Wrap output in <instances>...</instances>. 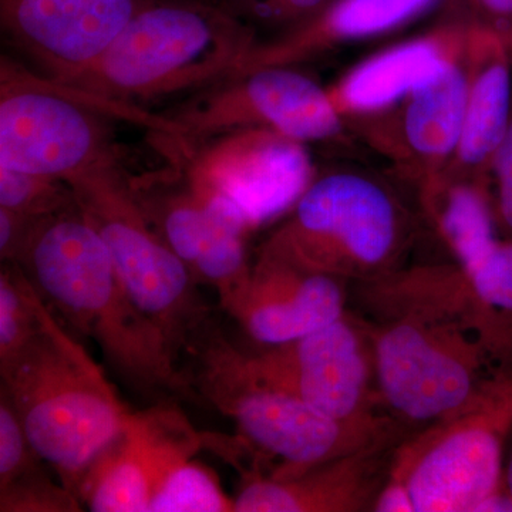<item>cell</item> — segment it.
<instances>
[{"label":"cell","instance_id":"obj_1","mask_svg":"<svg viewBox=\"0 0 512 512\" xmlns=\"http://www.w3.org/2000/svg\"><path fill=\"white\" fill-rule=\"evenodd\" d=\"M362 302L380 403L404 427L470 409L512 360V316L485 305L461 269L392 271L363 282Z\"/></svg>","mask_w":512,"mask_h":512},{"label":"cell","instance_id":"obj_2","mask_svg":"<svg viewBox=\"0 0 512 512\" xmlns=\"http://www.w3.org/2000/svg\"><path fill=\"white\" fill-rule=\"evenodd\" d=\"M15 264L53 312L97 343L131 390L157 402H201L163 330L131 298L77 202L37 222Z\"/></svg>","mask_w":512,"mask_h":512},{"label":"cell","instance_id":"obj_3","mask_svg":"<svg viewBox=\"0 0 512 512\" xmlns=\"http://www.w3.org/2000/svg\"><path fill=\"white\" fill-rule=\"evenodd\" d=\"M32 299L39 328L0 367V392L15 407L33 450L77 495L87 468L123 433L133 413L33 285Z\"/></svg>","mask_w":512,"mask_h":512},{"label":"cell","instance_id":"obj_4","mask_svg":"<svg viewBox=\"0 0 512 512\" xmlns=\"http://www.w3.org/2000/svg\"><path fill=\"white\" fill-rule=\"evenodd\" d=\"M183 355L192 359V369L185 370L195 392L234 421L239 439L256 454L254 466L261 470L259 460L266 458L279 461L268 474L275 480L406 437V427L390 414L338 420L296 397L252 382L235 362L231 340L212 319L195 333Z\"/></svg>","mask_w":512,"mask_h":512},{"label":"cell","instance_id":"obj_5","mask_svg":"<svg viewBox=\"0 0 512 512\" xmlns=\"http://www.w3.org/2000/svg\"><path fill=\"white\" fill-rule=\"evenodd\" d=\"M252 47L251 29L215 0H157L89 69L64 84L137 106L220 82Z\"/></svg>","mask_w":512,"mask_h":512},{"label":"cell","instance_id":"obj_6","mask_svg":"<svg viewBox=\"0 0 512 512\" xmlns=\"http://www.w3.org/2000/svg\"><path fill=\"white\" fill-rule=\"evenodd\" d=\"M158 131L160 116L30 73L2 59L0 167L69 184L96 168L117 164L109 120Z\"/></svg>","mask_w":512,"mask_h":512},{"label":"cell","instance_id":"obj_7","mask_svg":"<svg viewBox=\"0 0 512 512\" xmlns=\"http://www.w3.org/2000/svg\"><path fill=\"white\" fill-rule=\"evenodd\" d=\"M400 242L402 218L389 192L363 175L335 173L313 180L259 254L366 282L394 271Z\"/></svg>","mask_w":512,"mask_h":512},{"label":"cell","instance_id":"obj_8","mask_svg":"<svg viewBox=\"0 0 512 512\" xmlns=\"http://www.w3.org/2000/svg\"><path fill=\"white\" fill-rule=\"evenodd\" d=\"M69 185L109 249L131 298L163 330L180 360L192 336L212 319L197 279L148 224L119 164L96 168Z\"/></svg>","mask_w":512,"mask_h":512},{"label":"cell","instance_id":"obj_9","mask_svg":"<svg viewBox=\"0 0 512 512\" xmlns=\"http://www.w3.org/2000/svg\"><path fill=\"white\" fill-rule=\"evenodd\" d=\"M511 426L512 362L470 409L404 440L389 483L406 491L413 512H478L500 493L503 441Z\"/></svg>","mask_w":512,"mask_h":512},{"label":"cell","instance_id":"obj_10","mask_svg":"<svg viewBox=\"0 0 512 512\" xmlns=\"http://www.w3.org/2000/svg\"><path fill=\"white\" fill-rule=\"evenodd\" d=\"M164 116L187 147L245 128H269L302 143L329 140L342 131L332 96L311 77L284 66L225 77Z\"/></svg>","mask_w":512,"mask_h":512},{"label":"cell","instance_id":"obj_11","mask_svg":"<svg viewBox=\"0 0 512 512\" xmlns=\"http://www.w3.org/2000/svg\"><path fill=\"white\" fill-rule=\"evenodd\" d=\"M231 352L252 382L296 397L335 419L377 414L372 345L363 323L348 313L284 345L245 352L231 342Z\"/></svg>","mask_w":512,"mask_h":512},{"label":"cell","instance_id":"obj_12","mask_svg":"<svg viewBox=\"0 0 512 512\" xmlns=\"http://www.w3.org/2000/svg\"><path fill=\"white\" fill-rule=\"evenodd\" d=\"M168 174L130 178L131 191L148 224L197 282L217 289L222 305L251 272L245 244L252 228L225 198L195 184L184 165Z\"/></svg>","mask_w":512,"mask_h":512},{"label":"cell","instance_id":"obj_13","mask_svg":"<svg viewBox=\"0 0 512 512\" xmlns=\"http://www.w3.org/2000/svg\"><path fill=\"white\" fill-rule=\"evenodd\" d=\"M190 148L184 165L194 183L234 205L249 227L291 211L313 183L302 141L269 128H245Z\"/></svg>","mask_w":512,"mask_h":512},{"label":"cell","instance_id":"obj_14","mask_svg":"<svg viewBox=\"0 0 512 512\" xmlns=\"http://www.w3.org/2000/svg\"><path fill=\"white\" fill-rule=\"evenodd\" d=\"M157 0H0V19L13 45L50 79L79 76Z\"/></svg>","mask_w":512,"mask_h":512},{"label":"cell","instance_id":"obj_15","mask_svg":"<svg viewBox=\"0 0 512 512\" xmlns=\"http://www.w3.org/2000/svg\"><path fill=\"white\" fill-rule=\"evenodd\" d=\"M345 282L259 254L244 284L221 306L258 345H284L345 315Z\"/></svg>","mask_w":512,"mask_h":512},{"label":"cell","instance_id":"obj_16","mask_svg":"<svg viewBox=\"0 0 512 512\" xmlns=\"http://www.w3.org/2000/svg\"><path fill=\"white\" fill-rule=\"evenodd\" d=\"M404 440L357 451L286 480L242 471L235 512L375 511Z\"/></svg>","mask_w":512,"mask_h":512},{"label":"cell","instance_id":"obj_17","mask_svg":"<svg viewBox=\"0 0 512 512\" xmlns=\"http://www.w3.org/2000/svg\"><path fill=\"white\" fill-rule=\"evenodd\" d=\"M468 97L456 156L470 170L491 168L512 120V52L503 33L480 25L468 35Z\"/></svg>","mask_w":512,"mask_h":512},{"label":"cell","instance_id":"obj_18","mask_svg":"<svg viewBox=\"0 0 512 512\" xmlns=\"http://www.w3.org/2000/svg\"><path fill=\"white\" fill-rule=\"evenodd\" d=\"M433 0H333L316 18L303 23L288 39L252 47L234 74L265 66H285L328 40L380 35L419 15Z\"/></svg>","mask_w":512,"mask_h":512},{"label":"cell","instance_id":"obj_19","mask_svg":"<svg viewBox=\"0 0 512 512\" xmlns=\"http://www.w3.org/2000/svg\"><path fill=\"white\" fill-rule=\"evenodd\" d=\"M448 59L440 39L410 40L359 64L342 80L332 99L339 110L355 113L386 109L434 79Z\"/></svg>","mask_w":512,"mask_h":512},{"label":"cell","instance_id":"obj_20","mask_svg":"<svg viewBox=\"0 0 512 512\" xmlns=\"http://www.w3.org/2000/svg\"><path fill=\"white\" fill-rule=\"evenodd\" d=\"M468 70L454 59L430 82L409 94L403 131L407 146L426 161L456 154L468 97Z\"/></svg>","mask_w":512,"mask_h":512},{"label":"cell","instance_id":"obj_21","mask_svg":"<svg viewBox=\"0 0 512 512\" xmlns=\"http://www.w3.org/2000/svg\"><path fill=\"white\" fill-rule=\"evenodd\" d=\"M77 497L93 512H150V478L131 417L87 468Z\"/></svg>","mask_w":512,"mask_h":512},{"label":"cell","instance_id":"obj_22","mask_svg":"<svg viewBox=\"0 0 512 512\" xmlns=\"http://www.w3.org/2000/svg\"><path fill=\"white\" fill-rule=\"evenodd\" d=\"M235 512L210 468L190 460L173 471L151 498L150 512Z\"/></svg>","mask_w":512,"mask_h":512},{"label":"cell","instance_id":"obj_23","mask_svg":"<svg viewBox=\"0 0 512 512\" xmlns=\"http://www.w3.org/2000/svg\"><path fill=\"white\" fill-rule=\"evenodd\" d=\"M474 293L490 308L512 316V242L491 237L458 258Z\"/></svg>","mask_w":512,"mask_h":512},{"label":"cell","instance_id":"obj_24","mask_svg":"<svg viewBox=\"0 0 512 512\" xmlns=\"http://www.w3.org/2000/svg\"><path fill=\"white\" fill-rule=\"evenodd\" d=\"M37 328L39 322L28 276L18 264L3 265L0 272V367L18 356Z\"/></svg>","mask_w":512,"mask_h":512},{"label":"cell","instance_id":"obj_25","mask_svg":"<svg viewBox=\"0 0 512 512\" xmlns=\"http://www.w3.org/2000/svg\"><path fill=\"white\" fill-rule=\"evenodd\" d=\"M74 204L72 187L64 181L0 167V208L40 220Z\"/></svg>","mask_w":512,"mask_h":512},{"label":"cell","instance_id":"obj_26","mask_svg":"<svg viewBox=\"0 0 512 512\" xmlns=\"http://www.w3.org/2000/svg\"><path fill=\"white\" fill-rule=\"evenodd\" d=\"M82 501L62 483H53L42 464L0 487V512H80Z\"/></svg>","mask_w":512,"mask_h":512},{"label":"cell","instance_id":"obj_27","mask_svg":"<svg viewBox=\"0 0 512 512\" xmlns=\"http://www.w3.org/2000/svg\"><path fill=\"white\" fill-rule=\"evenodd\" d=\"M42 461L33 450L9 397L0 392V487L39 466Z\"/></svg>","mask_w":512,"mask_h":512},{"label":"cell","instance_id":"obj_28","mask_svg":"<svg viewBox=\"0 0 512 512\" xmlns=\"http://www.w3.org/2000/svg\"><path fill=\"white\" fill-rule=\"evenodd\" d=\"M497 188L495 220L512 235V120L491 164Z\"/></svg>","mask_w":512,"mask_h":512},{"label":"cell","instance_id":"obj_29","mask_svg":"<svg viewBox=\"0 0 512 512\" xmlns=\"http://www.w3.org/2000/svg\"><path fill=\"white\" fill-rule=\"evenodd\" d=\"M40 220L0 208V258H2V262L15 264L18 261L23 248L28 244L33 229L36 228L37 222Z\"/></svg>","mask_w":512,"mask_h":512},{"label":"cell","instance_id":"obj_30","mask_svg":"<svg viewBox=\"0 0 512 512\" xmlns=\"http://www.w3.org/2000/svg\"><path fill=\"white\" fill-rule=\"evenodd\" d=\"M483 16V25L490 26L512 39V0H470Z\"/></svg>","mask_w":512,"mask_h":512},{"label":"cell","instance_id":"obj_31","mask_svg":"<svg viewBox=\"0 0 512 512\" xmlns=\"http://www.w3.org/2000/svg\"><path fill=\"white\" fill-rule=\"evenodd\" d=\"M505 484H507V495L512 501V451L508 460L507 473H505Z\"/></svg>","mask_w":512,"mask_h":512},{"label":"cell","instance_id":"obj_32","mask_svg":"<svg viewBox=\"0 0 512 512\" xmlns=\"http://www.w3.org/2000/svg\"><path fill=\"white\" fill-rule=\"evenodd\" d=\"M215 2L221 3V5H224V3H222V0H215ZM229 2H234V3L238 2V5L249 6V0H228V8L229 9H231V3H229ZM232 12H234V10H232Z\"/></svg>","mask_w":512,"mask_h":512},{"label":"cell","instance_id":"obj_33","mask_svg":"<svg viewBox=\"0 0 512 512\" xmlns=\"http://www.w3.org/2000/svg\"><path fill=\"white\" fill-rule=\"evenodd\" d=\"M510 47H511V52H512V39L510 40Z\"/></svg>","mask_w":512,"mask_h":512}]
</instances>
